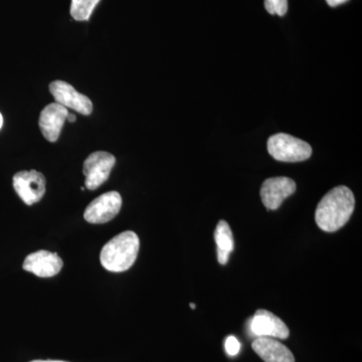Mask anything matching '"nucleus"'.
Wrapping results in <instances>:
<instances>
[{
  "label": "nucleus",
  "instance_id": "f257e3e1",
  "mask_svg": "<svg viewBox=\"0 0 362 362\" xmlns=\"http://www.w3.org/2000/svg\"><path fill=\"white\" fill-rule=\"evenodd\" d=\"M354 206L356 199L349 187L340 185L333 188L324 195L317 206V226L324 232H337L349 221Z\"/></svg>",
  "mask_w": 362,
  "mask_h": 362
},
{
  "label": "nucleus",
  "instance_id": "f8f14e48",
  "mask_svg": "<svg viewBox=\"0 0 362 362\" xmlns=\"http://www.w3.org/2000/svg\"><path fill=\"white\" fill-rule=\"evenodd\" d=\"M252 347L265 362H295L291 350L276 338L256 337Z\"/></svg>",
  "mask_w": 362,
  "mask_h": 362
},
{
  "label": "nucleus",
  "instance_id": "2eb2a0df",
  "mask_svg": "<svg viewBox=\"0 0 362 362\" xmlns=\"http://www.w3.org/2000/svg\"><path fill=\"white\" fill-rule=\"evenodd\" d=\"M265 8L270 14L284 16L288 11V0H265Z\"/></svg>",
  "mask_w": 362,
  "mask_h": 362
},
{
  "label": "nucleus",
  "instance_id": "1a4fd4ad",
  "mask_svg": "<svg viewBox=\"0 0 362 362\" xmlns=\"http://www.w3.org/2000/svg\"><path fill=\"white\" fill-rule=\"evenodd\" d=\"M250 330L256 337H272L276 339H287L289 328L279 317L270 311L259 309L252 317Z\"/></svg>",
  "mask_w": 362,
  "mask_h": 362
},
{
  "label": "nucleus",
  "instance_id": "7ed1b4c3",
  "mask_svg": "<svg viewBox=\"0 0 362 362\" xmlns=\"http://www.w3.org/2000/svg\"><path fill=\"white\" fill-rule=\"evenodd\" d=\"M267 146L270 156L281 162L305 161L312 156L310 144L286 133L271 136Z\"/></svg>",
  "mask_w": 362,
  "mask_h": 362
},
{
  "label": "nucleus",
  "instance_id": "6e6552de",
  "mask_svg": "<svg viewBox=\"0 0 362 362\" xmlns=\"http://www.w3.org/2000/svg\"><path fill=\"white\" fill-rule=\"evenodd\" d=\"M49 92L57 103L66 108L73 109L83 115H90L93 112V103L89 98L77 92L69 83L54 81L49 85Z\"/></svg>",
  "mask_w": 362,
  "mask_h": 362
},
{
  "label": "nucleus",
  "instance_id": "0eeeda50",
  "mask_svg": "<svg viewBox=\"0 0 362 362\" xmlns=\"http://www.w3.org/2000/svg\"><path fill=\"white\" fill-rule=\"evenodd\" d=\"M296 192V183L289 177L278 176L264 181L261 187V199L268 211H275L283 202Z\"/></svg>",
  "mask_w": 362,
  "mask_h": 362
},
{
  "label": "nucleus",
  "instance_id": "6ab92c4d",
  "mask_svg": "<svg viewBox=\"0 0 362 362\" xmlns=\"http://www.w3.org/2000/svg\"><path fill=\"white\" fill-rule=\"evenodd\" d=\"M30 362H66V361H33Z\"/></svg>",
  "mask_w": 362,
  "mask_h": 362
},
{
  "label": "nucleus",
  "instance_id": "4be33fe9",
  "mask_svg": "<svg viewBox=\"0 0 362 362\" xmlns=\"http://www.w3.org/2000/svg\"><path fill=\"white\" fill-rule=\"evenodd\" d=\"M86 189V187H81V190H82V192H84V190Z\"/></svg>",
  "mask_w": 362,
  "mask_h": 362
},
{
  "label": "nucleus",
  "instance_id": "9d476101",
  "mask_svg": "<svg viewBox=\"0 0 362 362\" xmlns=\"http://www.w3.org/2000/svg\"><path fill=\"white\" fill-rule=\"evenodd\" d=\"M63 261L56 252L42 251L33 252L23 262V270L35 274L37 277H54L63 268Z\"/></svg>",
  "mask_w": 362,
  "mask_h": 362
},
{
  "label": "nucleus",
  "instance_id": "412c9836",
  "mask_svg": "<svg viewBox=\"0 0 362 362\" xmlns=\"http://www.w3.org/2000/svg\"><path fill=\"white\" fill-rule=\"evenodd\" d=\"M190 308L195 309V305L194 303L190 304Z\"/></svg>",
  "mask_w": 362,
  "mask_h": 362
},
{
  "label": "nucleus",
  "instance_id": "4468645a",
  "mask_svg": "<svg viewBox=\"0 0 362 362\" xmlns=\"http://www.w3.org/2000/svg\"><path fill=\"white\" fill-rule=\"evenodd\" d=\"M101 0H71V16L77 21H89L95 7Z\"/></svg>",
  "mask_w": 362,
  "mask_h": 362
},
{
  "label": "nucleus",
  "instance_id": "423d86ee",
  "mask_svg": "<svg viewBox=\"0 0 362 362\" xmlns=\"http://www.w3.org/2000/svg\"><path fill=\"white\" fill-rule=\"evenodd\" d=\"M13 187L23 202L32 206L44 197L45 178L37 170L21 171L13 176Z\"/></svg>",
  "mask_w": 362,
  "mask_h": 362
},
{
  "label": "nucleus",
  "instance_id": "ddd939ff",
  "mask_svg": "<svg viewBox=\"0 0 362 362\" xmlns=\"http://www.w3.org/2000/svg\"><path fill=\"white\" fill-rule=\"evenodd\" d=\"M216 247H218V259L221 265H226L230 259V252L233 251L235 242L232 228L226 221H218L214 232Z\"/></svg>",
  "mask_w": 362,
  "mask_h": 362
},
{
  "label": "nucleus",
  "instance_id": "aec40b11",
  "mask_svg": "<svg viewBox=\"0 0 362 362\" xmlns=\"http://www.w3.org/2000/svg\"><path fill=\"white\" fill-rule=\"evenodd\" d=\"M2 125H4V118H2L1 113H0V129H1Z\"/></svg>",
  "mask_w": 362,
  "mask_h": 362
},
{
  "label": "nucleus",
  "instance_id": "f03ea898",
  "mask_svg": "<svg viewBox=\"0 0 362 362\" xmlns=\"http://www.w3.org/2000/svg\"><path fill=\"white\" fill-rule=\"evenodd\" d=\"M140 240L134 232L119 233L102 249L100 261L107 271L121 273L129 270L137 259Z\"/></svg>",
  "mask_w": 362,
  "mask_h": 362
},
{
  "label": "nucleus",
  "instance_id": "20e7f679",
  "mask_svg": "<svg viewBox=\"0 0 362 362\" xmlns=\"http://www.w3.org/2000/svg\"><path fill=\"white\" fill-rule=\"evenodd\" d=\"M115 163V156L109 152L96 151L88 156L83 165L86 188L95 190L101 187L108 180Z\"/></svg>",
  "mask_w": 362,
  "mask_h": 362
},
{
  "label": "nucleus",
  "instance_id": "39448f33",
  "mask_svg": "<svg viewBox=\"0 0 362 362\" xmlns=\"http://www.w3.org/2000/svg\"><path fill=\"white\" fill-rule=\"evenodd\" d=\"M122 197L117 192H109L100 195L86 209L84 218L90 223L102 225L108 223L120 211Z\"/></svg>",
  "mask_w": 362,
  "mask_h": 362
},
{
  "label": "nucleus",
  "instance_id": "a211bd4d",
  "mask_svg": "<svg viewBox=\"0 0 362 362\" xmlns=\"http://www.w3.org/2000/svg\"><path fill=\"white\" fill-rule=\"evenodd\" d=\"M76 119H77V118H76V116L74 115V114L69 113L68 117H66V120H68L69 122H71V123L75 122Z\"/></svg>",
  "mask_w": 362,
  "mask_h": 362
},
{
  "label": "nucleus",
  "instance_id": "dca6fc26",
  "mask_svg": "<svg viewBox=\"0 0 362 362\" xmlns=\"http://www.w3.org/2000/svg\"><path fill=\"white\" fill-rule=\"evenodd\" d=\"M225 347L228 356H235L240 352V343L235 337L226 338Z\"/></svg>",
  "mask_w": 362,
  "mask_h": 362
},
{
  "label": "nucleus",
  "instance_id": "9b49d317",
  "mask_svg": "<svg viewBox=\"0 0 362 362\" xmlns=\"http://www.w3.org/2000/svg\"><path fill=\"white\" fill-rule=\"evenodd\" d=\"M69 112L66 107L59 103L47 105L40 116V128L45 139L56 142L61 134L62 128L66 120Z\"/></svg>",
  "mask_w": 362,
  "mask_h": 362
},
{
  "label": "nucleus",
  "instance_id": "f3484780",
  "mask_svg": "<svg viewBox=\"0 0 362 362\" xmlns=\"http://www.w3.org/2000/svg\"><path fill=\"white\" fill-rule=\"evenodd\" d=\"M349 1V0H326L328 6L330 7H337L338 6H341V4H345V2Z\"/></svg>",
  "mask_w": 362,
  "mask_h": 362
}]
</instances>
